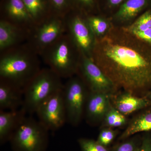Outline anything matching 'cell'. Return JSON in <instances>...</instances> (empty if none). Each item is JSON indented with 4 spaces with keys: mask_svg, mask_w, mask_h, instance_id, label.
<instances>
[{
    "mask_svg": "<svg viewBox=\"0 0 151 151\" xmlns=\"http://www.w3.org/2000/svg\"><path fill=\"white\" fill-rule=\"evenodd\" d=\"M151 3V0H126L113 17L114 22L124 24L132 21Z\"/></svg>",
    "mask_w": 151,
    "mask_h": 151,
    "instance_id": "obj_17",
    "label": "cell"
},
{
    "mask_svg": "<svg viewBox=\"0 0 151 151\" xmlns=\"http://www.w3.org/2000/svg\"><path fill=\"white\" fill-rule=\"evenodd\" d=\"M137 151H151V134H147L142 138Z\"/></svg>",
    "mask_w": 151,
    "mask_h": 151,
    "instance_id": "obj_29",
    "label": "cell"
},
{
    "mask_svg": "<svg viewBox=\"0 0 151 151\" xmlns=\"http://www.w3.org/2000/svg\"><path fill=\"white\" fill-rule=\"evenodd\" d=\"M23 90L0 80V110L14 111L22 107Z\"/></svg>",
    "mask_w": 151,
    "mask_h": 151,
    "instance_id": "obj_15",
    "label": "cell"
},
{
    "mask_svg": "<svg viewBox=\"0 0 151 151\" xmlns=\"http://www.w3.org/2000/svg\"><path fill=\"white\" fill-rule=\"evenodd\" d=\"M111 97H114L112 104L113 106L126 116L151 106L150 101L146 96L141 97L129 92H124Z\"/></svg>",
    "mask_w": 151,
    "mask_h": 151,
    "instance_id": "obj_14",
    "label": "cell"
},
{
    "mask_svg": "<svg viewBox=\"0 0 151 151\" xmlns=\"http://www.w3.org/2000/svg\"><path fill=\"white\" fill-rule=\"evenodd\" d=\"M112 104L111 95L89 92L84 112L87 122L94 125L103 121Z\"/></svg>",
    "mask_w": 151,
    "mask_h": 151,
    "instance_id": "obj_12",
    "label": "cell"
},
{
    "mask_svg": "<svg viewBox=\"0 0 151 151\" xmlns=\"http://www.w3.org/2000/svg\"><path fill=\"white\" fill-rule=\"evenodd\" d=\"M27 114L21 108L14 111L0 110V143L9 141L13 134Z\"/></svg>",
    "mask_w": 151,
    "mask_h": 151,
    "instance_id": "obj_16",
    "label": "cell"
},
{
    "mask_svg": "<svg viewBox=\"0 0 151 151\" xmlns=\"http://www.w3.org/2000/svg\"><path fill=\"white\" fill-rule=\"evenodd\" d=\"M103 121L104 127L117 128L125 125L127 122V119L126 116L120 113L112 104Z\"/></svg>",
    "mask_w": 151,
    "mask_h": 151,
    "instance_id": "obj_21",
    "label": "cell"
},
{
    "mask_svg": "<svg viewBox=\"0 0 151 151\" xmlns=\"http://www.w3.org/2000/svg\"><path fill=\"white\" fill-rule=\"evenodd\" d=\"M62 91L67 122L77 126L84 115L89 89L78 76H74L63 84Z\"/></svg>",
    "mask_w": 151,
    "mask_h": 151,
    "instance_id": "obj_7",
    "label": "cell"
},
{
    "mask_svg": "<svg viewBox=\"0 0 151 151\" xmlns=\"http://www.w3.org/2000/svg\"><path fill=\"white\" fill-rule=\"evenodd\" d=\"M91 58L117 89L141 97L151 90V46L124 27L96 38Z\"/></svg>",
    "mask_w": 151,
    "mask_h": 151,
    "instance_id": "obj_1",
    "label": "cell"
},
{
    "mask_svg": "<svg viewBox=\"0 0 151 151\" xmlns=\"http://www.w3.org/2000/svg\"><path fill=\"white\" fill-rule=\"evenodd\" d=\"M81 55L66 33L45 49L40 56L60 78H69L77 73Z\"/></svg>",
    "mask_w": 151,
    "mask_h": 151,
    "instance_id": "obj_3",
    "label": "cell"
},
{
    "mask_svg": "<svg viewBox=\"0 0 151 151\" xmlns=\"http://www.w3.org/2000/svg\"><path fill=\"white\" fill-rule=\"evenodd\" d=\"M78 142L82 151H111V149L92 139L80 138Z\"/></svg>",
    "mask_w": 151,
    "mask_h": 151,
    "instance_id": "obj_25",
    "label": "cell"
},
{
    "mask_svg": "<svg viewBox=\"0 0 151 151\" xmlns=\"http://www.w3.org/2000/svg\"><path fill=\"white\" fill-rule=\"evenodd\" d=\"M151 131V106L133 119L118 139L123 141L142 132Z\"/></svg>",
    "mask_w": 151,
    "mask_h": 151,
    "instance_id": "obj_18",
    "label": "cell"
},
{
    "mask_svg": "<svg viewBox=\"0 0 151 151\" xmlns=\"http://www.w3.org/2000/svg\"><path fill=\"white\" fill-rule=\"evenodd\" d=\"M67 33L66 17L53 13L36 25L26 42L40 56L44 50Z\"/></svg>",
    "mask_w": 151,
    "mask_h": 151,
    "instance_id": "obj_6",
    "label": "cell"
},
{
    "mask_svg": "<svg viewBox=\"0 0 151 151\" xmlns=\"http://www.w3.org/2000/svg\"><path fill=\"white\" fill-rule=\"evenodd\" d=\"M74 9H78L79 12L85 15H89L94 7L95 0H73Z\"/></svg>",
    "mask_w": 151,
    "mask_h": 151,
    "instance_id": "obj_27",
    "label": "cell"
},
{
    "mask_svg": "<svg viewBox=\"0 0 151 151\" xmlns=\"http://www.w3.org/2000/svg\"><path fill=\"white\" fill-rule=\"evenodd\" d=\"M61 78L50 68L41 69L23 89L24 103L22 108L27 115L36 113L42 104L62 90Z\"/></svg>",
    "mask_w": 151,
    "mask_h": 151,
    "instance_id": "obj_4",
    "label": "cell"
},
{
    "mask_svg": "<svg viewBox=\"0 0 151 151\" xmlns=\"http://www.w3.org/2000/svg\"><path fill=\"white\" fill-rule=\"evenodd\" d=\"M116 135L117 132L112 128L105 127L100 131L97 140L101 145L108 147L115 140Z\"/></svg>",
    "mask_w": 151,
    "mask_h": 151,
    "instance_id": "obj_26",
    "label": "cell"
},
{
    "mask_svg": "<svg viewBox=\"0 0 151 151\" xmlns=\"http://www.w3.org/2000/svg\"><path fill=\"white\" fill-rule=\"evenodd\" d=\"M141 140L142 138L137 137L128 138L113 146L111 151H137Z\"/></svg>",
    "mask_w": 151,
    "mask_h": 151,
    "instance_id": "obj_24",
    "label": "cell"
},
{
    "mask_svg": "<svg viewBox=\"0 0 151 151\" xmlns=\"http://www.w3.org/2000/svg\"><path fill=\"white\" fill-rule=\"evenodd\" d=\"M49 132L39 121L26 116L10 139L12 149L13 151H45Z\"/></svg>",
    "mask_w": 151,
    "mask_h": 151,
    "instance_id": "obj_5",
    "label": "cell"
},
{
    "mask_svg": "<svg viewBox=\"0 0 151 151\" xmlns=\"http://www.w3.org/2000/svg\"><path fill=\"white\" fill-rule=\"evenodd\" d=\"M65 17L68 34L81 54L91 58L96 38L87 22L86 15L73 9Z\"/></svg>",
    "mask_w": 151,
    "mask_h": 151,
    "instance_id": "obj_8",
    "label": "cell"
},
{
    "mask_svg": "<svg viewBox=\"0 0 151 151\" xmlns=\"http://www.w3.org/2000/svg\"><path fill=\"white\" fill-rule=\"evenodd\" d=\"M54 14L66 17L74 9L73 0H50Z\"/></svg>",
    "mask_w": 151,
    "mask_h": 151,
    "instance_id": "obj_23",
    "label": "cell"
},
{
    "mask_svg": "<svg viewBox=\"0 0 151 151\" xmlns=\"http://www.w3.org/2000/svg\"><path fill=\"white\" fill-rule=\"evenodd\" d=\"M130 32L151 46V28L143 31H135Z\"/></svg>",
    "mask_w": 151,
    "mask_h": 151,
    "instance_id": "obj_28",
    "label": "cell"
},
{
    "mask_svg": "<svg viewBox=\"0 0 151 151\" xmlns=\"http://www.w3.org/2000/svg\"><path fill=\"white\" fill-rule=\"evenodd\" d=\"M76 74L84 81L89 92L104 93L112 97L118 90L100 68L85 55H81Z\"/></svg>",
    "mask_w": 151,
    "mask_h": 151,
    "instance_id": "obj_9",
    "label": "cell"
},
{
    "mask_svg": "<svg viewBox=\"0 0 151 151\" xmlns=\"http://www.w3.org/2000/svg\"><path fill=\"white\" fill-rule=\"evenodd\" d=\"M0 53V80L23 90L41 69L39 55L26 42Z\"/></svg>",
    "mask_w": 151,
    "mask_h": 151,
    "instance_id": "obj_2",
    "label": "cell"
},
{
    "mask_svg": "<svg viewBox=\"0 0 151 151\" xmlns=\"http://www.w3.org/2000/svg\"><path fill=\"white\" fill-rule=\"evenodd\" d=\"M126 0H107V3L110 7L114 8L121 5Z\"/></svg>",
    "mask_w": 151,
    "mask_h": 151,
    "instance_id": "obj_30",
    "label": "cell"
},
{
    "mask_svg": "<svg viewBox=\"0 0 151 151\" xmlns=\"http://www.w3.org/2000/svg\"><path fill=\"white\" fill-rule=\"evenodd\" d=\"M29 35L18 27L0 19V52L25 43Z\"/></svg>",
    "mask_w": 151,
    "mask_h": 151,
    "instance_id": "obj_13",
    "label": "cell"
},
{
    "mask_svg": "<svg viewBox=\"0 0 151 151\" xmlns=\"http://www.w3.org/2000/svg\"><path fill=\"white\" fill-rule=\"evenodd\" d=\"M1 19L18 27L29 35L36 26L23 0H1Z\"/></svg>",
    "mask_w": 151,
    "mask_h": 151,
    "instance_id": "obj_11",
    "label": "cell"
},
{
    "mask_svg": "<svg viewBox=\"0 0 151 151\" xmlns=\"http://www.w3.org/2000/svg\"><path fill=\"white\" fill-rule=\"evenodd\" d=\"M62 90L44 102L36 112L38 121L49 131L55 132L67 122Z\"/></svg>",
    "mask_w": 151,
    "mask_h": 151,
    "instance_id": "obj_10",
    "label": "cell"
},
{
    "mask_svg": "<svg viewBox=\"0 0 151 151\" xmlns=\"http://www.w3.org/2000/svg\"><path fill=\"white\" fill-rule=\"evenodd\" d=\"M86 20L96 38L102 37L109 32L112 27L110 22L101 17L87 15Z\"/></svg>",
    "mask_w": 151,
    "mask_h": 151,
    "instance_id": "obj_20",
    "label": "cell"
},
{
    "mask_svg": "<svg viewBox=\"0 0 151 151\" xmlns=\"http://www.w3.org/2000/svg\"><path fill=\"white\" fill-rule=\"evenodd\" d=\"M30 16L36 25L44 21L53 12L50 0H23Z\"/></svg>",
    "mask_w": 151,
    "mask_h": 151,
    "instance_id": "obj_19",
    "label": "cell"
},
{
    "mask_svg": "<svg viewBox=\"0 0 151 151\" xmlns=\"http://www.w3.org/2000/svg\"><path fill=\"white\" fill-rule=\"evenodd\" d=\"M128 31H143L151 28V9L146 11L132 24L125 27Z\"/></svg>",
    "mask_w": 151,
    "mask_h": 151,
    "instance_id": "obj_22",
    "label": "cell"
},
{
    "mask_svg": "<svg viewBox=\"0 0 151 151\" xmlns=\"http://www.w3.org/2000/svg\"><path fill=\"white\" fill-rule=\"evenodd\" d=\"M146 97H147L150 100L151 103V90L146 95Z\"/></svg>",
    "mask_w": 151,
    "mask_h": 151,
    "instance_id": "obj_31",
    "label": "cell"
}]
</instances>
